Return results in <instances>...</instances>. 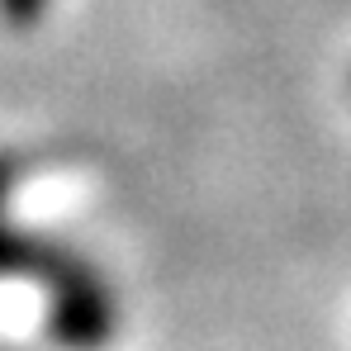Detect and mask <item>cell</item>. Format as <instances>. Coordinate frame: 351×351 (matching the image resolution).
<instances>
[{
  "label": "cell",
  "instance_id": "cell-1",
  "mask_svg": "<svg viewBox=\"0 0 351 351\" xmlns=\"http://www.w3.org/2000/svg\"><path fill=\"white\" fill-rule=\"evenodd\" d=\"M48 332H53V342L76 347V351H90L100 342H110V332H114V299L86 266H76L71 276H62L53 285Z\"/></svg>",
  "mask_w": 351,
  "mask_h": 351
},
{
  "label": "cell",
  "instance_id": "cell-2",
  "mask_svg": "<svg viewBox=\"0 0 351 351\" xmlns=\"http://www.w3.org/2000/svg\"><path fill=\"white\" fill-rule=\"evenodd\" d=\"M81 261L71 252H62L43 237L14 233V228H0V276H34V280H48L58 285L62 276H71Z\"/></svg>",
  "mask_w": 351,
  "mask_h": 351
},
{
  "label": "cell",
  "instance_id": "cell-3",
  "mask_svg": "<svg viewBox=\"0 0 351 351\" xmlns=\"http://www.w3.org/2000/svg\"><path fill=\"white\" fill-rule=\"evenodd\" d=\"M43 5H48V0H0V14H5L10 29H29V24H38Z\"/></svg>",
  "mask_w": 351,
  "mask_h": 351
},
{
  "label": "cell",
  "instance_id": "cell-4",
  "mask_svg": "<svg viewBox=\"0 0 351 351\" xmlns=\"http://www.w3.org/2000/svg\"><path fill=\"white\" fill-rule=\"evenodd\" d=\"M14 180H19V162L14 157H0V199L14 190Z\"/></svg>",
  "mask_w": 351,
  "mask_h": 351
}]
</instances>
